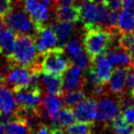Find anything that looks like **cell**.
Returning <instances> with one entry per match:
<instances>
[{"label":"cell","instance_id":"cell-40","mask_svg":"<svg viewBox=\"0 0 134 134\" xmlns=\"http://www.w3.org/2000/svg\"><path fill=\"white\" fill-rule=\"evenodd\" d=\"M2 26H3V24H2V20H1V19H0V30H2Z\"/></svg>","mask_w":134,"mask_h":134},{"label":"cell","instance_id":"cell-24","mask_svg":"<svg viewBox=\"0 0 134 134\" xmlns=\"http://www.w3.org/2000/svg\"><path fill=\"white\" fill-rule=\"evenodd\" d=\"M75 122V117L71 108L63 107L58 113L56 119L52 121V128H68Z\"/></svg>","mask_w":134,"mask_h":134},{"label":"cell","instance_id":"cell-20","mask_svg":"<svg viewBox=\"0 0 134 134\" xmlns=\"http://www.w3.org/2000/svg\"><path fill=\"white\" fill-rule=\"evenodd\" d=\"M52 29L57 36L58 43H60L61 48H63V46H64L67 41H69L70 36L75 30V23L57 20L52 24Z\"/></svg>","mask_w":134,"mask_h":134},{"label":"cell","instance_id":"cell-16","mask_svg":"<svg viewBox=\"0 0 134 134\" xmlns=\"http://www.w3.org/2000/svg\"><path fill=\"white\" fill-rule=\"evenodd\" d=\"M4 129L6 134H30V130L27 123V119L24 116L15 111V116L5 122Z\"/></svg>","mask_w":134,"mask_h":134},{"label":"cell","instance_id":"cell-28","mask_svg":"<svg viewBox=\"0 0 134 134\" xmlns=\"http://www.w3.org/2000/svg\"><path fill=\"white\" fill-rule=\"evenodd\" d=\"M119 46L126 51L131 58L132 63L134 62V32L132 33L120 34L119 40Z\"/></svg>","mask_w":134,"mask_h":134},{"label":"cell","instance_id":"cell-41","mask_svg":"<svg viewBox=\"0 0 134 134\" xmlns=\"http://www.w3.org/2000/svg\"><path fill=\"white\" fill-rule=\"evenodd\" d=\"M83 1H84V0H83Z\"/></svg>","mask_w":134,"mask_h":134},{"label":"cell","instance_id":"cell-36","mask_svg":"<svg viewBox=\"0 0 134 134\" xmlns=\"http://www.w3.org/2000/svg\"><path fill=\"white\" fill-rule=\"evenodd\" d=\"M40 2H41L42 4L46 5L47 7H50V6H54L53 4V0H39Z\"/></svg>","mask_w":134,"mask_h":134},{"label":"cell","instance_id":"cell-35","mask_svg":"<svg viewBox=\"0 0 134 134\" xmlns=\"http://www.w3.org/2000/svg\"><path fill=\"white\" fill-rule=\"evenodd\" d=\"M50 134H65V132L60 128H52L50 130Z\"/></svg>","mask_w":134,"mask_h":134},{"label":"cell","instance_id":"cell-37","mask_svg":"<svg viewBox=\"0 0 134 134\" xmlns=\"http://www.w3.org/2000/svg\"><path fill=\"white\" fill-rule=\"evenodd\" d=\"M0 134H6L5 129H4V125H3L2 122H0Z\"/></svg>","mask_w":134,"mask_h":134},{"label":"cell","instance_id":"cell-13","mask_svg":"<svg viewBox=\"0 0 134 134\" xmlns=\"http://www.w3.org/2000/svg\"><path fill=\"white\" fill-rule=\"evenodd\" d=\"M61 107L62 99L58 96L48 94L43 98L42 106L40 107L38 110L39 117L44 119L45 120H50L52 122L57 117Z\"/></svg>","mask_w":134,"mask_h":134},{"label":"cell","instance_id":"cell-19","mask_svg":"<svg viewBox=\"0 0 134 134\" xmlns=\"http://www.w3.org/2000/svg\"><path fill=\"white\" fill-rule=\"evenodd\" d=\"M126 67H119L117 69L113 70V73L108 80V86L112 93L120 95L124 92L125 86H126Z\"/></svg>","mask_w":134,"mask_h":134},{"label":"cell","instance_id":"cell-22","mask_svg":"<svg viewBox=\"0 0 134 134\" xmlns=\"http://www.w3.org/2000/svg\"><path fill=\"white\" fill-rule=\"evenodd\" d=\"M117 29L120 34L134 32V15L130 9H122L118 18Z\"/></svg>","mask_w":134,"mask_h":134},{"label":"cell","instance_id":"cell-42","mask_svg":"<svg viewBox=\"0 0 134 134\" xmlns=\"http://www.w3.org/2000/svg\"><path fill=\"white\" fill-rule=\"evenodd\" d=\"M91 134H92V133H91Z\"/></svg>","mask_w":134,"mask_h":134},{"label":"cell","instance_id":"cell-3","mask_svg":"<svg viewBox=\"0 0 134 134\" xmlns=\"http://www.w3.org/2000/svg\"><path fill=\"white\" fill-rule=\"evenodd\" d=\"M6 27L17 35L28 34L34 36L38 26L26 10L20 8H12L1 19Z\"/></svg>","mask_w":134,"mask_h":134},{"label":"cell","instance_id":"cell-38","mask_svg":"<svg viewBox=\"0 0 134 134\" xmlns=\"http://www.w3.org/2000/svg\"><path fill=\"white\" fill-rule=\"evenodd\" d=\"M91 1H93V2H95L96 4H104V0H91Z\"/></svg>","mask_w":134,"mask_h":134},{"label":"cell","instance_id":"cell-14","mask_svg":"<svg viewBox=\"0 0 134 134\" xmlns=\"http://www.w3.org/2000/svg\"><path fill=\"white\" fill-rule=\"evenodd\" d=\"M78 7L80 20L84 23L85 28H91L97 26L98 17V4L91 0H84Z\"/></svg>","mask_w":134,"mask_h":134},{"label":"cell","instance_id":"cell-9","mask_svg":"<svg viewBox=\"0 0 134 134\" xmlns=\"http://www.w3.org/2000/svg\"><path fill=\"white\" fill-rule=\"evenodd\" d=\"M24 8L38 26H42L50 18L49 7L39 0H23Z\"/></svg>","mask_w":134,"mask_h":134},{"label":"cell","instance_id":"cell-7","mask_svg":"<svg viewBox=\"0 0 134 134\" xmlns=\"http://www.w3.org/2000/svg\"><path fill=\"white\" fill-rule=\"evenodd\" d=\"M33 37L36 49L40 54H42L47 51L58 47V39L55 32L52 29L47 26H40Z\"/></svg>","mask_w":134,"mask_h":134},{"label":"cell","instance_id":"cell-11","mask_svg":"<svg viewBox=\"0 0 134 134\" xmlns=\"http://www.w3.org/2000/svg\"><path fill=\"white\" fill-rule=\"evenodd\" d=\"M97 103L95 99H83L74 107L73 111L75 119L85 122H94L97 119Z\"/></svg>","mask_w":134,"mask_h":134},{"label":"cell","instance_id":"cell-30","mask_svg":"<svg viewBox=\"0 0 134 134\" xmlns=\"http://www.w3.org/2000/svg\"><path fill=\"white\" fill-rule=\"evenodd\" d=\"M127 89L130 92L134 90V65H130L127 68L126 75V86Z\"/></svg>","mask_w":134,"mask_h":134},{"label":"cell","instance_id":"cell-6","mask_svg":"<svg viewBox=\"0 0 134 134\" xmlns=\"http://www.w3.org/2000/svg\"><path fill=\"white\" fill-rule=\"evenodd\" d=\"M31 70L22 66L10 65L7 73L3 76L2 84L11 86V89L30 86Z\"/></svg>","mask_w":134,"mask_h":134},{"label":"cell","instance_id":"cell-1","mask_svg":"<svg viewBox=\"0 0 134 134\" xmlns=\"http://www.w3.org/2000/svg\"><path fill=\"white\" fill-rule=\"evenodd\" d=\"M39 57L33 36L21 34L17 35L13 52L11 55L8 57V61L10 65H17L26 67L30 70L41 71V62Z\"/></svg>","mask_w":134,"mask_h":134},{"label":"cell","instance_id":"cell-2","mask_svg":"<svg viewBox=\"0 0 134 134\" xmlns=\"http://www.w3.org/2000/svg\"><path fill=\"white\" fill-rule=\"evenodd\" d=\"M84 37V45L90 60L101 54H104L114 41L119 42V32L118 30H109L99 26H94L86 29Z\"/></svg>","mask_w":134,"mask_h":134},{"label":"cell","instance_id":"cell-17","mask_svg":"<svg viewBox=\"0 0 134 134\" xmlns=\"http://www.w3.org/2000/svg\"><path fill=\"white\" fill-rule=\"evenodd\" d=\"M105 56L109 61V63L114 66L119 67H130L132 65V61L129 53L119 46L113 49H108L105 52Z\"/></svg>","mask_w":134,"mask_h":134},{"label":"cell","instance_id":"cell-31","mask_svg":"<svg viewBox=\"0 0 134 134\" xmlns=\"http://www.w3.org/2000/svg\"><path fill=\"white\" fill-rule=\"evenodd\" d=\"M104 5L109 10L119 11L123 8L122 0H104Z\"/></svg>","mask_w":134,"mask_h":134},{"label":"cell","instance_id":"cell-5","mask_svg":"<svg viewBox=\"0 0 134 134\" xmlns=\"http://www.w3.org/2000/svg\"><path fill=\"white\" fill-rule=\"evenodd\" d=\"M15 94L18 108L27 111H38L41 107V90L40 86H27L11 89Z\"/></svg>","mask_w":134,"mask_h":134},{"label":"cell","instance_id":"cell-18","mask_svg":"<svg viewBox=\"0 0 134 134\" xmlns=\"http://www.w3.org/2000/svg\"><path fill=\"white\" fill-rule=\"evenodd\" d=\"M40 84H41L48 94L54 96H60L63 93V88H62V77L57 75H49L41 72L40 74Z\"/></svg>","mask_w":134,"mask_h":134},{"label":"cell","instance_id":"cell-26","mask_svg":"<svg viewBox=\"0 0 134 134\" xmlns=\"http://www.w3.org/2000/svg\"><path fill=\"white\" fill-rule=\"evenodd\" d=\"M112 130L116 134H134V125L125 120L122 114L118 115L112 120Z\"/></svg>","mask_w":134,"mask_h":134},{"label":"cell","instance_id":"cell-8","mask_svg":"<svg viewBox=\"0 0 134 134\" xmlns=\"http://www.w3.org/2000/svg\"><path fill=\"white\" fill-rule=\"evenodd\" d=\"M63 92L81 90L85 86V80L81 68L76 64H71L62 75Z\"/></svg>","mask_w":134,"mask_h":134},{"label":"cell","instance_id":"cell-33","mask_svg":"<svg viewBox=\"0 0 134 134\" xmlns=\"http://www.w3.org/2000/svg\"><path fill=\"white\" fill-rule=\"evenodd\" d=\"M122 116L125 119V120L128 121L130 124L134 125V107H130L125 109H123Z\"/></svg>","mask_w":134,"mask_h":134},{"label":"cell","instance_id":"cell-21","mask_svg":"<svg viewBox=\"0 0 134 134\" xmlns=\"http://www.w3.org/2000/svg\"><path fill=\"white\" fill-rule=\"evenodd\" d=\"M55 16L57 20L76 23L80 20L78 7L75 5H59L55 7Z\"/></svg>","mask_w":134,"mask_h":134},{"label":"cell","instance_id":"cell-23","mask_svg":"<svg viewBox=\"0 0 134 134\" xmlns=\"http://www.w3.org/2000/svg\"><path fill=\"white\" fill-rule=\"evenodd\" d=\"M16 41V34L10 30H3L0 32V53L7 58L11 55Z\"/></svg>","mask_w":134,"mask_h":134},{"label":"cell","instance_id":"cell-15","mask_svg":"<svg viewBox=\"0 0 134 134\" xmlns=\"http://www.w3.org/2000/svg\"><path fill=\"white\" fill-rule=\"evenodd\" d=\"M13 92L4 84L0 85V115H13L16 109Z\"/></svg>","mask_w":134,"mask_h":134},{"label":"cell","instance_id":"cell-12","mask_svg":"<svg viewBox=\"0 0 134 134\" xmlns=\"http://www.w3.org/2000/svg\"><path fill=\"white\" fill-rule=\"evenodd\" d=\"M120 114V107L119 102L111 98H103L97 104V119L101 122L108 124L118 115Z\"/></svg>","mask_w":134,"mask_h":134},{"label":"cell","instance_id":"cell-25","mask_svg":"<svg viewBox=\"0 0 134 134\" xmlns=\"http://www.w3.org/2000/svg\"><path fill=\"white\" fill-rule=\"evenodd\" d=\"M60 97L63 106L67 108H73L80 101L86 98V95L82 90H75L70 92H63Z\"/></svg>","mask_w":134,"mask_h":134},{"label":"cell","instance_id":"cell-27","mask_svg":"<svg viewBox=\"0 0 134 134\" xmlns=\"http://www.w3.org/2000/svg\"><path fill=\"white\" fill-rule=\"evenodd\" d=\"M64 53L66 54V56L68 57V59L70 60L71 63H73V61L84 51L81 44V41L77 38H74L67 41L66 44L64 45Z\"/></svg>","mask_w":134,"mask_h":134},{"label":"cell","instance_id":"cell-34","mask_svg":"<svg viewBox=\"0 0 134 134\" xmlns=\"http://www.w3.org/2000/svg\"><path fill=\"white\" fill-rule=\"evenodd\" d=\"M49 132H50V129H49L48 126L40 124L36 130L30 132V134H49Z\"/></svg>","mask_w":134,"mask_h":134},{"label":"cell","instance_id":"cell-4","mask_svg":"<svg viewBox=\"0 0 134 134\" xmlns=\"http://www.w3.org/2000/svg\"><path fill=\"white\" fill-rule=\"evenodd\" d=\"M71 64L61 47H56L41 54V71L44 74L62 76Z\"/></svg>","mask_w":134,"mask_h":134},{"label":"cell","instance_id":"cell-29","mask_svg":"<svg viewBox=\"0 0 134 134\" xmlns=\"http://www.w3.org/2000/svg\"><path fill=\"white\" fill-rule=\"evenodd\" d=\"M94 127V122H79L74 123L66 128L65 134H91Z\"/></svg>","mask_w":134,"mask_h":134},{"label":"cell","instance_id":"cell-10","mask_svg":"<svg viewBox=\"0 0 134 134\" xmlns=\"http://www.w3.org/2000/svg\"><path fill=\"white\" fill-rule=\"evenodd\" d=\"M91 63L92 65L90 68L95 73L99 84L101 86H105L113 73V65L107 59L105 53L93 58Z\"/></svg>","mask_w":134,"mask_h":134},{"label":"cell","instance_id":"cell-39","mask_svg":"<svg viewBox=\"0 0 134 134\" xmlns=\"http://www.w3.org/2000/svg\"><path fill=\"white\" fill-rule=\"evenodd\" d=\"M129 9H130V11L133 13V15H134V1L132 2V4H131V6H130V8H129Z\"/></svg>","mask_w":134,"mask_h":134},{"label":"cell","instance_id":"cell-32","mask_svg":"<svg viewBox=\"0 0 134 134\" xmlns=\"http://www.w3.org/2000/svg\"><path fill=\"white\" fill-rule=\"evenodd\" d=\"M12 8V0H0V19Z\"/></svg>","mask_w":134,"mask_h":134}]
</instances>
